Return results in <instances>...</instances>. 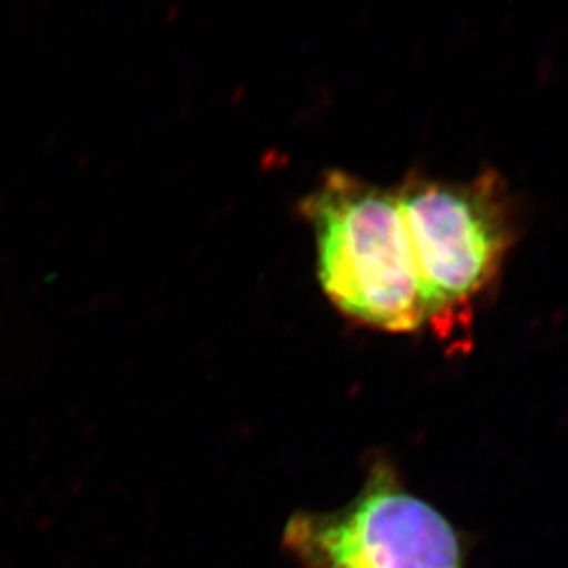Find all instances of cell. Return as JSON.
I'll use <instances>...</instances> for the list:
<instances>
[{"label": "cell", "instance_id": "obj_2", "mask_svg": "<svg viewBox=\"0 0 568 568\" xmlns=\"http://www.w3.org/2000/svg\"><path fill=\"white\" fill-rule=\"evenodd\" d=\"M395 192L416 263L426 323L448 338L469 320L473 301L497 275L511 242L506 185L495 172L465 183L414 175Z\"/></svg>", "mask_w": 568, "mask_h": 568}, {"label": "cell", "instance_id": "obj_3", "mask_svg": "<svg viewBox=\"0 0 568 568\" xmlns=\"http://www.w3.org/2000/svg\"><path fill=\"white\" fill-rule=\"evenodd\" d=\"M283 547L301 568H469L462 534L386 464L344 508L292 515Z\"/></svg>", "mask_w": 568, "mask_h": 568}, {"label": "cell", "instance_id": "obj_1", "mask_svg": "<svg viewBox=\"0 0 568 568\" xmlns=\"http://www.w3.org/2000/svg\"><path fill=\"white\" fill-rule=\"evenodd\" d=\"M303 214L316 231L320 283L339 311L389 333H414L425 325L395 189L334 170L303 202Z\"/></svg>", "mask_w": 568, "mask_h": 568}]
</instances>
